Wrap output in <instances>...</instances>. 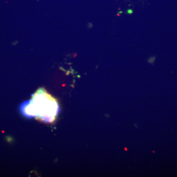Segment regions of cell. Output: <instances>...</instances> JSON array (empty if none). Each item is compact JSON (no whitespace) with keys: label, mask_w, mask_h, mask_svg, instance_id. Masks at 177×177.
Returning a JSON list of instances; mask_svg holds the SVG:
<instances>
[{"label":"cell","mask_w":177,"mask_h":177,"mask_svg":"<svg viewBox=\"0 0 177 177\" xmlns=\"http://www.w3.org/2000/svg\"><path fill=\"white\" fill-rule=\"evenodd\" d=\"M127 13H132V10H129L127 11Z\"/></svg>","instance_id":"obj_2"},{"label":"cell","mask_w":177,"mask_h":177,"mask_svg":"<svg viewBox=\"0 0 177 177\" xmlns=\"http://www.w3.org/2000/svg\"><path fill=\"white\" fill-rule=\"evenodd\" d=\"M30 104L28 107L31 108L32 114L46 120L51 121L57 113V103L43 89L39 90L36 92Z\"/></svg>","instance_id":"obj_1"}]
</instances>
